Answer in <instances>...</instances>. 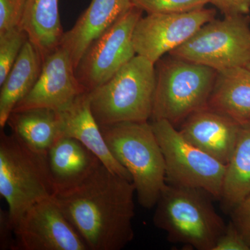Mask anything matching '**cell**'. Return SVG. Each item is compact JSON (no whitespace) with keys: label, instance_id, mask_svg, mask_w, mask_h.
<instances>
[{"label":"cell","instance_id":"cell-1","mask_svg":"<svg viewBox=\"0 0 250 250\" xmlns=\"http://www.w3.org/2000/svg\"><path fill=\"white\" fill-rule=\"evenodd\" d=\"M135 195L133 182L101 163L78 187L55 196L88 250H121L134 238Z\"/></svg>","mask_w":250,"mask_h":250},{"label":"cell","instance_id":"cell-2","mask_svg":"<svg viewBox=\"0 0 250 250\" xmlns=\"http://www.w3.org/2000/svg\"><path fill=\"white\" fill-rule=\"evenodd\" d=\"M207 192L166 184L155 206L153 223L170 243L197 250H213L227 225Z\"/></svg>","mask_w":250,"mask_h":250},{"label":"cell","instance_id":"cell-3","mask_svg":"<svg viewBox=\"0 0 250 250\" xmlns=\"http://www.w3.org/2000/svg\"><path fill=\"white\" fill-rule=\"evenodd\" d=\"M100 127L112 155L131 174L139 205L146 209L155 207L166 185V164L151 123Z\"/></svg>","mask_w":250,"mask_h":250},{"label":"cell","instance_id":"cell-4","mask_svg":"<svg viewBox=\"0 0 250 250\" xmlns=\"http://www.w3.org/2000/svg\"><path fill=\"white\" fill-rule=\"evenodd\" d=\"M0 195L8 205L13 228L37 202L56 195L47 153L33 149L18 136L0 134Z\"/></svg>","mask_w":250,"mask_h":250},{"label":"cell","instance_id":"cell-5","mask_svg":"<svg viewBox=\"0 0 250 250\" xmlns=\"http://www.w3.org/2000/svg\"><path fill=\"white\" fill-rule=\"evenodd\" d=\"M156 82L154 64L135 56L107 82L89 92L90 107L99 125L148 122Z\"/></svg>","mask_w":250,"mask_h":250},{"label":"cell","instance_id":"cell-6","mask_svg":"<svg viewBox=\"0 0 250 250\" xmlns=\"http://www.w3.org/2000/svg\"><path fill=\"white\" fill-rule=\"evenodd\" d=\"M217 72L210 67L173 58L156 72L152 121L166 120L175 127L208 107Z\"/></svg>","mask_w":250,"mask_h":250},{"label":"cell","instance_id":"cell-7","mask_svg":"<svg viewBox=\"0 0 250 250\" xmlns=\"http://www.w3.org/2000/svg\"><path fill=\"white\" fill-rule=\"evenodd\" d=\"M151 125L165 160L166 184L201 189L220 200L227 165L192 146L170 122Z\"/></svg>","mask_w":250,"mask_h":250},{"label":"cell","instance_id":"cell-8","mask_svg":"<svg viewBox=\"0 0 250 250\" xmlns=\"http://www.w3.org/2000/svg\"><path fill=\"white\" fill-rule=\"evenodd\" d=\"M210 67L216 72L246 67L250 61V29L243 14L227 15L202 26L190 39L170 53Z\"/></svg>","mask_w":250,"mask_h":250},{"label":"cell","instance_id":"cell-9","mask_svg":"<svg viewBox=\"0 0 250 250\" xmlns=\"http://www.w3.org/2000/svg\"><path fill=\"white\" fill-rule=\"evenodd\" d=\"M143 12L133 6L85 51L75 69V74L87 92L107 82L136 55L133 33Z\"/></svg>","mask_w":250,"mask_h":250},{"label":"cell","instance_id":"cell-10","mask_svg":"<svg viewBox=\"0 0 250 250\" xmlns=\"http://www.w3.org/2000/svg\"><path fill=\"white\" fill-rule=\"evenodd\" d=\"M15 250H88L55 195L33 205L14 228Z\"/></svg>","mask_w":250,"mask_h":250},{"label":"cell","instance_id":"cell-11","mask_svg":"<svg viewBox=\"0 0 250 250\" xmlns=\"http://www.w3.org/2000/svg\"><path fill=\"white\" fill-rule=\"evenodd\" d=\"M215 10L203 9L181 14H150L141 17L133 33L136 55L155 64L166 53L183 45L199 29L215 19Z\"/></svg>","mask_w":250,"mask_h":250},{"label":"cell","instance_id":"cell-12","mask_svg":"<svg viewBox=\"0 0 250 250\" xmlns=\"http://www.w3.org/2000/svg\"><path fill=\"white\" fill-rule=\"evenodd\" d=\"M86 92L77 80L70 55L59 46L43 59L35 85L13 111L34 108L62 111Z\"/></svg>","mask_w":250,"mask_h":250},{"label":"cell","instance_id":"cell-13","mask_svg":"<svg viewBox=\"0 0 250 250\" xmlns=\"http://www.w3.org/2000/svg\"><path fill=\"white\" fill-rule=\"evenodd\" d=\"M241 123L206 107L194 112L180 125L179 131L192 146L227 165L239 133Z\"/></svg>","mask_w":250,"mask_h":250},{"label":"cell","instance_id":"cell-14","mask_svg":"<svg viewBox=\"0 0 250 250\" xmlns=\"http://www.w3.org/2000/svg\"><path fill=\"white\" fill-rule=\"evenodd\" d=\"M132 6L131 0H91L73 27L64 33L61 42L75 69L90 44Z\"/></svg>","mask_w":250,"mask_h":250},{"label":"cell","instance_id":"cell-15","mask_svg":"<svg viewBox=\"0 0 250 250\" xmlns=\"http://www.w3.org/2000/svg\"><path fill=\"white\" fill-rule=\"evenodd\" d=\"M60 112L62 136L80 141L95 154L110 170L132 182L131 174L113 157L101 127L90 107L89 92L82 94L70 106Z\"/></svg>","mask_w":250,"mask_h":250},{"label":"cell","instance_id":"cell-16","mask_svg":"<svg viewBox=\"0 0 250 250\" xmlns=\"http://www.w3.org/2000/svg\"><path fill=\"white\" fill-rule=\"evenodd\" d=\"M47 158L56 194L78 187L102 163L84 145L67 136L54 143Z\"/></svg>","mask_w":250,"mask_h":250},{"label":"cell","instance_id":"cell-17","mask_svg":"<svg viewBox=\"0 0 250 250\" xmlns=\"http://www.w3.org/2000/svg\"><path fill=\"white\" fill-rule=\"evenodd\" d=\"M42 57L28 40L23 46L14 66L10 70L0 91V127L7 125L10 115L17 104L35 85L42 67Z\"/></svg>","mask_w":250,"mask_h":250},{"label":"cell","instance_id":"cell-18","mask_svg":"<svg viewBox=\"0 0 250 250\" xmlns=\"http://www.w3.org/2000/svg\"><path fill=\"white\" fill-rule=\"evenodd\" d=\"M19 27L25 31L42 61L61 45L64 31L59 0H27Z\"/></svg>","mask_w":250,"mask_h":250},{"label":"cell","instance_id":"cell-19","mask_svg":"<svg viewBox=\"0 0 250 250\" xmlns=\"http://www.w3.org/2000/svg\"><path fill=\"white\" fill-rule=\"evenodd\" d=\"M208 107L241 123L250 120V70L236 67L217 72Z\"/></svg>","mask_w":250,"mask_h":250},{"label":"cell","instance_id":"cell-20","mask_svg":"<svg viewBox=\"0 0 250 250\" xmlns=\"http://www.w3.org/2000/svg\"><path fill=\"white\" fill-rule=\"evenodd\" d=\"M11 133L29 147L47 152L62 136L60 112L47 108H34L13 111L7 121Z\"/></svg>","mask_w":250,"mask_h":250},{"label":"cell","instance_id":"cell-21","mask_svg":"<svg viewBox=\"0 0 250 250\" xmlns=\"http://www.w3.org/2000/svg\"><path fill=\"white\" fill-rule=\"evenodd\" d=\"M250 195V120L241 123L232 155L227 164L220 201L225 213Z\"/></svg>","mask_w":250,"mask_h":250},{"label":"cell","instance_id":"cell-22","mask_svg":"<svg viewBox=\"0 0 250 250\" xmlns=\"http://www.w3.org/2000/svg\"><path fill=\"white\" fill-rule=\"evenodd\" d=\"M28 40L27 34L20 27L0 34V85L7 77Z\"/></svg>","mask_w":250,"mask_h":250},{"label":"cell","instance_id":"cell-23","mask_svg":"<svg viewBox=\"0 0 250 250\" xmlns=\"http://www.w3.org/2000/svg\"><path fill=\"white\" fill-rule=\"evenodd\" d=\"M133 6L150 14H181L201 9L210 0H131Z\"/></svg>","mask_w":250,"mask_h":250},{"label":"cell","instance_id":"cell-24","mask_svg":"<svg viewBox=\"0 0 250 250\" xmlns=\"http://www.w3.org/2000/svg\"><path fill=\"white\" fill-rule=\"evenodd\" d=\"M27 0H0V34L19 27Z\"/></svg>","mask_w":250,"mask_h":250},{"label":"cell","instance_id":"cell-25","mask_svg":"<svg viewBox=\"0 0 250 250\" xmlns=\"http://www.w3.org/2000/svg\"><path fill=\"white\" fill-rule=\"evenodd\" d=\"M231 220L250 248V195L231 211Z\"/></svg>","mask_w":250,"mask_h":250},{"label":"cell","instance_id":"cell-26","mask_svg":"<svg viewBox=\"0 0 250 250\" xmlns=\"http://www.w3.org/2000/svg\"><path fill=\"white\" fill-rule=\"evenodd\" d=\"M213 250H250V248L234 224L230 221Z\"/></svg>","mask_w":250,"mask_h":250},{"label":"cell","instance_id":"cell-27","mask_svg":"<svg viewBox=\"0 0 250 250\" xmlns=\"http://www.w3.org/2000/svg\"><path fill=\"white\" fill-rule=\"evenodd\" d=\"M0 249L15 250L14 229L8 210L0 209Z\"/></svg>","mask_w":250,"mask_h":250},{"label":"cell","instance_id":"cell-28","mask_svg":"<svg viewBox=\"0 0 250 250\" xmlns=\"http://www.w3.org/2000/svg\"><path fill=\"white\" fill-rule=\"evenodd\" d=\"M236 14H246L250 10V0H229Z\"/></svg>","mask_w":250,"mask_h":250},{"label":"cell","instance_id":"cell-29","mask_svg":"<svg viewBox=\"0 0 250 250\" xmlns=\"http://www.w3.org/2000/svg\"><path fill=\"white\" fill-rule=\"evenodd\" d=\"M210 3L214 5L215 7L218 8L221 11L222 14L225 16L236 14L233 11L232 6L230 4L229 0H210Z\"/></svg>","mask_w":250,"mask_h":250},{"label":"cell","instance_id":"cell-30","mask_svg":"<svg viewBox=\"0 0 250 250\" xmlns=\"http://www.w3.org/2000/svg\"><path fill=\"white\" fill-rule=\"evenodd\" d=\"M246 67H247V68L248 69V70H250V62H248V64H247V65Z\"/></svg>","mask_w":250,"mask_h":250}]
</instances>
